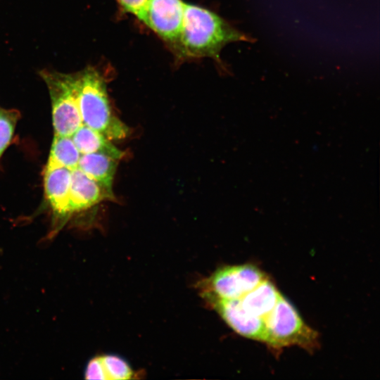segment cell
Listing matches in <instances>:
<instances>
[{
	"label": "cell",
	"instance_id": "obj_1",
	"mask_svg": "<svg viewBox=\"0 0 380 380\" xmlns=\"http://www.w3.org/2000/svg\"><path fill=\"white\" fill-rule=\"evenodd\" d=\"M253 40L217 14L185 4L182 29L175 46L184 56L219 58L220 52L226 44Z\"/></svg>",
	"mask_w": 380,
	"mask_h": 380
},
{
	"label": "cell",
	"instance_id": "obj_2",
	"mask_svg": "<svg viewBox=\"0 0 380 380\" xmlns=\"http://www.w3.org/2000/svg\"><path fill=\"white\" fill-rule=\"evenodd\" d=\"M76 75L77 99L82 124L110 140L126 138L129 129L113 115L103 77L93 68Z\"/></svg>",
	"mask_w": 380,
	"mask_h": 380
},
{
	"label": "cell",
	"instance_id": "obj_3",
	"mask_svg": "<svg viewBox=\"0 0 380 380\" xmlns=\"http://www.w3.org/2000/svg\"><path fill=\"white\" fill-rule=\"evenodd\" d=\"M266 343L273 348L298 346L308 351L318 346V334L307 325L294 307L282 295L264 319Z\"/></svg>",
	"mask_w": 380,
	"mask_h": 380
},
{
	"label": "cell",
	"instance_id": "obj_4",
	"mask_svg": "<svg viewBox=\"0 0 380 380\" xmlns=\"http://www.w3.org/2000/svg\"><path fill=\"white\" fill-rule=\"evenodd\" d=\"M52 107L55 135L71 137L82 125L76 91L77 75L42 71Z\"/></svg>",
	"mask_w": 380,
	"mask_h": 380
},
{
	"label": "cell",
	"instance_id": "obj_5",
	"mask_svg": "<svg viewBox=\"0 0 380 380\" xmlns=\"http://www.w3.org/2000/svg\"><path fill=\"white\" fill-rule=\"evenodd\" d=\"M267 276L252 264L220 267L201 284V295L208 303L217 300L240 298Z\"/></svg>",
	"mask_w": 380,
	"mask_h": 380
},
{
	"label": "cell",
	"instance_id": "obj_6",
	"mask_svg": "<svg viewBox=\"0 0 380 380\" xmlns=\"http://www.w3.org/2000/svg\"><path fill=\"white\" fill-rule=\"evenodd\" d=\"M184 5L182 0H148L141 21L175 46L182 29Z\"/></svg>",
	"mask_w": 380,
	"mask_h": 380
},
{
	"label": "cell",
	"instance_id": "obj_7",
	"mask_svg": "<svg viewBox=\"0 0 380 380\" xmlns=\"http://www.w3.org/2000/svg\"><path fill=\"white\" fill-rule=\"evenodd\" d=\"M209 304L237 334L248 338L266 342L265 319L246 312L238 298L217 300Z\"/></svg>",
	"mask_w": 380,
	"mask_h": 380
},
{
	"label": "cell",
	"instance_id": "obj_8",
	"mask_svg": "<svg viewBox=\"0 0 380 380\" xmlns=\"http://www.w3.org/2000/svg\"><path fill=\"white\" fill-rule=\"evenodd\" d=\"M72 170L62 167H46L44 172V193L53 217L64 224L71 216L70 190Z\"/></svg>",
	"mask_w": 380,
	"mask_h": 380
},
{
	"label": "cell",
	"instance_id": "obj_9",
	"mask_svg": "<svg viewBox=\"0 0 380 380\" xmlns=\"http://www.w3.org/2000/svg\"><path fill=\"white\" fill-rule=\"evenodd\" d=\"M114 198L113 193L84 174L80 169L72 170L70 190V215L86 210L106 199Z\"/></svg>",
	"mask_w": 380,
	"mask_h": 380
},
{
	"label": "cell",
	"instance_id": "obj_10",
	"mask_svg": "<svg viewBox=\"0 0 380 380\" xmlns=\"http://www.w3.org/2000/svg\"><path fill=\"white\" fill-rule=\"evenodd\" d=\"M281 296L275 285L267 277L238 299L246 312L265 319L273 310Z\"/></svg>",
	"mask_w": 380,
	"mask_h": 380
},
{
	"label": "cell",
	"instance_id": "obj_11",
	"mask_svg": "<svg viewBox=\"0 0 380 380\" xmlns=\"http://www.w3.org/2000/svg\"><path fill=\"white\" fill-rule=\"evenodd\" d=\"M133 371L129 365L115 355H103L92 358L87 364V379H130Z\"/></svg>",
	"mask_w": 380,
	"mask_h": 380
},
{
	"label": "cell",
	"instance_id": "obj_12",
	"mask_svg": "<svg viewBox=\"0 0 380 380\" xmlns=\"http://www.w3.org/2000/svg\"><path fill=\"white\" fill-rule=\"evenodd\" d=\"M81 154L99 153L106 154L118 160L124 156V153L114 146L102 133L82 125L71 136Z\"/></svg>",
	"mask_w": 380,
	"mask_h": 380
},
{
	"label": "cell",
	"instance_id": "obj_13",
	"mask_svg": "<svg viewBox=\"0 0 380 380\" xmlns=\"http://www.w3.org/2000/svg\"><path fill=\"white\" fill-rule=\"evenodd\" d=\"M118 160L106 154L92 153L81 154L77 168L112 192V185Z\"/></svg>",
	"mask_w": 380,
	"mask_h": 380
},
{
	"label": "cell",
	"instance_id": "obj_14",
	"mask_svg": "<svg viewBox=\"0 0 380 380\" xmlns=\"http://www.w3.org/2000/svg\"><path fill=\"white\" fill-rule=\"evenodd\" d=\"M80 156L71 137L54 134L46 167H62L73 170L77 168Z\"/></svg>",
	"mask_w": 380,
	"mask_h": 380
},
{
	"label": "cell",
	"instance_id": "obj_15",
	"mask_svg": "<svg viewBox=\"0 0 380 380\" xmlns=\"http://www.w3.org/2000/svg\"><path fill=\"white\" fill-rule=\"evenodd\" d=\"M19 117L16 110L0 108V157L12 140Z\"/></svg>",
	"mask_w": 380,
	"mask_h": 380
},
{
	"label": "cell",
	"instance_id": "obj_16",
	"mask_svg": "<svg viewBox=\"0 0 380 380\" xmlns=\"http://www.w3.org/2000/svg\"><path fill=\"white\" fill-rule=\"evenodd\" d=\"M127 12L141 20L148 0H117Z\"/></svg>",
	"mask_w": 380,
	"mask_h": 380
}]
</instances>
